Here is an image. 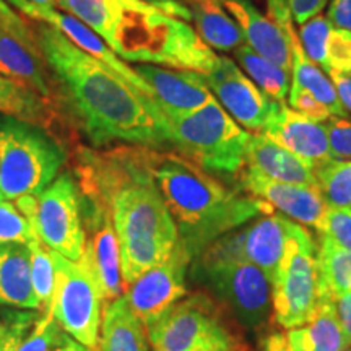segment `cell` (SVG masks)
<instances>
[{"mask_svg": "<svg viewBox=\"0 0 351 351\" xmlns=\"http://www.w3.org/2000/svg\"><path fill=\"white\" fill-rule=\"evenodd\" d=\"M80 191L109 210L121 251L124 289L179 244V231L158 189L147 148H117L103 155L85 152Z\"/></svg>", "mask_w": 351, "mask_h": 351, "instance_id": "obj_1", "label": "cell"}, {"mask_svg": "<svg viewBox=\"0 0 351 351\" xmlns=\"http://www.w3.org/2000/svg\"><path fill=\"white\" fill-rule=\"evenodd\" d=\"M36 41L95 147L125 142L155 150L168 145V121L155 99L49 25H38Z\"/></svg>", "mask_w": 351, "mask_h": 351, "instance_id": "obj_2", "label": "cell"}, {"mask_svg": "<svg viewBox=\"0 0 351 351\" xmlns=\"http://www.w3.org/2000/svg\"><path fill=\"white\" fill-rule=\"evenodd\" d=\"M147 160L179 241L194 258L221 236L274 212L267 202L228 187L182 155L147 148Z\"/></svg>", "mask_w": 351, "mask_h": 351, "instance_id": "obj_3", "label": "cell"}, {"mask_svg": "<svg viewBox=\"0 0 351 351\" xmlns=\"http://www.w3.org/2000/svg\"><path fill=\"white\" fill-rule=\"evenodd\" d=\"M109 47L129 62L168 65L204 75L218 57L191 25L138 0H124Z\"/></svg>", "mask_w": 351, "mask_h": 351, "instance_id": "obj_4", "label": "cell"}, {"mask_svg": "<svg viewBox=\"0 0 351 351\" xmlns=\"http://www.w3.org/2000/svg\"><path fill=\"white\" fill-rule=\"evenodd\" d=\"M166 121L168 145L205 173L221 178L243 173L251 134L232 119L217 98L194 112Z\"/></svg>", "mask_w": 351, "mask_h": 351, "instance_id": "obj_5", "label": "cell"}, {"mask_svg": "<svg viewBox=\"0 0 351 351\" xmlns=\"http://www.w3.org/2000/svg\"><path fill=\"white\" fill-rule=\"evenodd\" d=\"M64 163V148L46 130L34 122L0 114V194L7 200L39 197Z\"/></svg>", "mask_w": 351, "mask_h": 351, "instance_id": "obj_6", "label": "cell"}, {"mask_svg": "<svg viewBox=\"0 0 351 351\" xmlns=\"http://www.w3.org/2000/svg\"><path fill=\"white\" fill-rule=\"evenodd\" d=\"M147 330L153 351H247L225 307L205 293L176 302Z\"/></svg>", "mask_w": 351, "mask_h": 351, "instance_id": "obj_7", "label": "cell"}, {"mask_svg": "<svg viewBox=\"0 0 351 351\" xmlns=\"http://www.w3.org/2000/svg\"><path fill=\"white\" fill-rule=\"evenodd\" d=\"M194 276L204 280L221 306L241 327L261 332L269 324L271 313V282L265 271L241 258H194Z\"/></svg>", "mask_w": 351, "mask_h": 351, "instance_id": "obj_8", "label": "cell"}, {"mask_svg": "<svg viewBox=\"0 0 351 351\" xmlns=\"http://www.w3.org/2000/svg\"><path fill=\"white\" fill-rule=\"evenodd\" d=\"M313 236L295 223L271 278V313L282 328H295L313 317L319 302L317 262Z\"/></svg>", "mask_w": 351, "mask_h": 351, "instance_id": "obj_9", "label": "cell"}, {"mask_svg": "<svg viewBox=\"0 0 351 351\" xmlns=\"http://www.w3.org/2000/svg\"><path fill=\"white\" fill-rule=\"evenodd\" d=\"M56 269V288L49 313L56 322L90 351H98L103 298L90 275L78 262L51 251Z\"/></svg>", "mask_w": 351, "mask_h": 351, "instance_id": "obj_10", "label": "cell"}, {"mask_svg": "<svg viewBox=\"0 0 351 351\" xmlns=\"http://www.w3.org/2000/svg\"><path fill=\"white\" fill-rule=\"evenodd\" d=\"M34 231L51 251L78 262L86 244L80 186L70 174H60L38 197Z\"/></svg>", "mask_w": 351, "mask_h": 351, "instance_id": "obj_11", "label": "cell"}, {"mask_svg": "<svg viewBox=\"0 0 351 351\" xmlns=\"http://www.w3.org/2000/svg\"><path fill=\"white\" fill-rule=\"evenodd\" d=\"M295 223L282 213L262 215L239 230L221 236L200 256L247 261L265 271L271 282Z\"/></svg>", "mask_w": 351, "mask_h": 351, "instance_id": "obj_12", "label": "cell"}, {"mask_svg": "<svg viewBox=\"0 0 351 351\" xmlns=\"http://www.w3.org/2000/svg\"><path fill=\"white\" fill-rule=\"evenodd\" d=\"M194 257L179 241L165 262L145 271L124 289L127 301L145 327H150L176 302L187 296V271Z\"/></svg>", "mask_w": 351, "mask_h": 351, "instance_id": "obj_13", "label": "cell"}, {"mask_svg": "<svg viewBox=\"0 0 351 351\" xmlns=\"http://www.w3.org/2000/svg\"><path fill=\"white\" fill-rule=\"evenodd\" d=\"M83 219L88 230L91 228L90 239L78 265L93 278L103 301H114L122 296L124 285L121 274V251L109 210L103 204L82 194Z\"/></svg>", "mask_w": 351, "mask_h": 351, "instance_id": "obj_14", "label": "cell"}, {"mask_svg": "<svg viewBox=\"0 0 351 351\" xmlns=\"http://www.w3.org/2000/svg\"><path fill=\"white\" fill-rule=\"evenodd\" d=\"M205 77L221 108L244 129L261 132L283 106L262 91L230 57L218 56Z\"/></svg>", "mask_w": 351, "mask_h": 351, "instance_id": "obj_15", "label": "cell"}, {"mask_svg": "<svg viewBox=\"0 0 351 351\" xmlns=\"http://www.w3.org/2000/svg\"><path fill=\"white\" fill-rule=\"evenodd\" d=\"M241 186L249 194L267 202L271 208L278 210L293 221L317 232L322 228L328 205L317 186L276 181L249 168L243 169Z\"/></svg>", "mask_w": 351, "mask_h": 351, "instance_id": "obj_16", "label": "cell"}, {"mask_svg": "<svg viewBox=\"0 0 351 351\" xmlns=\"http://www.w3.org/2000/svg\"><path fill=\"white\" fill-rule=\"evenodd\" d=\"M7 2H10L16 10L21 12L26 16H29V19L43 21V23L56 28L57 32L62 33L70 43L75 44L78 49H82L83 52H86V54L95 57V59H98L99 62L106 64L108 67H111L114 72L117 73V75L125 78L130 85H134L137 90L142 91V93L153 98L152 88L137 75L134 67H129V64H125L124 60H122L121 57L93 32V29L88 28L85 23H82V21L75 19V16L64 12H57L54 7L36 5V3L28 2V0H7Z\"/></svg>", "mask_w": 351, "mask_h": 351, "instance_id": "obj_17", "label": "cell"}, {"mask_svg": "<svg viewBox=\"0 0 351 351\" xmlns=\"http://www.w3.org/2000/svg\"><path fill=\"white\" fill-rule=\"evenodd\" d=\"M134 70L152 88L153 99L166 119L194 112L215 98L207 77L194 70H171L153 64H138Z\"/></svg>", "mask_w": 351, "mask_h": 351, "instance_id": "obj_18", "label": "cell"}, {"mask_svg": "<svg viewBox=\"0 0 351 351\" xmlns=\"http://www.w3.org/2000/svg\"><path fill=\"white\" fill-rule=\"evenodd\" d=\"M46 67L36 34L29 32L28 26L0 25V75L49 101L52 88Z\"/></svg>", "mask_w": 351, "mask_h": 351, "instance_id": "obj_19", "label": "cell"}, {"mask_svg": "<svg viewBox=\"0 0 351 351\" xmlns=\"http://www.w3.org/2000/svg\"><path fill=\"white\" fill-rule=\"evenodd\" d=\"M346 345L335 301L319 296L313 317L304 326L270 333L263 340V351H341Z\"/></svg>", "mask_w": 351, "mask_h": 351, "instance_id": "obj_20", "label": "cell"}, {"mask_svg": "<svg viewBox=\"0 0 351 351\" xmlns=\"http://www.w3.org/2000/svg\"><path fill=\"white\" fill-rule=\"evenodd\" d=\"M258 134L265 135L267 138L282 145L302 160L309 161L314 168L333 160L326 125L307 119L287 104H283L270 117Z\"/></svg>", "mask_w": 351, "mask_h": 351, "instance_id": "obj_21", "label": "cell"}, {"mask_svg": "<svg viewBox=\"0 0 351 351\" xmlns=\"http://www.w3.org/2000/svg\"><path fill=\"white\" fill-rule=\"evenodd\" d=\"M228 15L234 20L244 43L257 54L280 67L291 70V51L278 25L263 15L252 0H219Z\"/></svg>", "mask_w": 351, "mask_h": 351, "instance_id": "obj_22", "label": "cell"}, {"mask_svg": "<svg viewBox=\"0 0 351 351\" xmlns=\"http://www.w3.org/2000/svg\"><path fill=\"white\" fill-rule=\"evenodd\" d=\"M245 168L282 182L317 186L315 168L274 140L262 134H251L245 152Z\"/></svg>", "mask_w": 351, "mask_h": 351, "instance_id": "obj_23", "label": "cell"}, {"mask_svg": "<svg viewBox=\"0 0 351 351\" xmlns=\"http://www.w3.org/2000/svg\"><path fill=\"white\" fill-rule=\"evenodd\" d=\"M300 34L307 56L327 75L351 77V32L337 28L327 16L317 15L301 25Z\"/></svg>", "mask_w": 351, "mask_h": 351, "instance_id": "obj_24", "label": "cell"}, {"mask_svg": "<svg viewBox=\"0 0 351 351\" xmlns=\"http://www.w3.org/2000/svg\"><path fill=\"white\" fill-rule=\"evenodd\" d=\"M0 304L41 309L34 295L28 244L0 245Z\"/></svg>", "mask_w": 351, "mask_h": 351, "instance_id": "obj_25", "label": "cell"}, {"mask_svg": "<svg viewBox=\"0 0 351 351\" xmlns=\"http://www.w3.org/2000/svg\"><path fill=\"white\" fill-rule=\"evenodd\" d=\"M145 328L127 298L119 296L104 309L98 351H148Z\"/></svg>", "mask_w": 351, "mask_h": 351, "instance_id": "obj_26", "label": "cell"}, {"mask_svg": "<svg viewBox=\"0 0 351 351\" xmlns=\"http://www.w3.org/2000/svg\"><path fill=\"white\" fill-rule=\"evenodd\" d=\"M182 3L191 12L197 34L212 49L231 52L243 46V34L219 0H182Z\"/></svg>", "mask_w": 351, "mask_h": 351, "instance_id": "obj_27", "label": "cell"}, {"mask_svg": "<svg viewBox=\"0 0 351 351\" xmlns=\"http://www.w3.org/2000/svg\"><path fill=\"white\" fill-rule=\"evenodd\" d=\"M232 52H234L236 62L243 69V72L262 91H265L276 103H287L289 88H291L289 86V77H291L289 70L280 67L263 56L257 54L247 44H243Z\"/></svg>", "mask_w": 351, "mask_h": 351, "instance_id": "obj_28", "label": "cell"}, {"mask_svg": "<svg viewBox=\"0 0 351 351\" xmlns=\"http://www.w3.org/2000/svg\"><path fill=\"white\" fill-rule=\"evenodd\" d=\"M319 296L332 298L351 289V251L319 238L317 252Z\"/></svg>", "mask_w": 351, "mask_h": 351, "instance_id": "obj_29", "label": "cell"}, {"mask_svg": "<svg viewBox=\"0 0 351 351\" xmlns=\"http://www.w3.org/2000/svg\"><path fill=\"white\" fill-rule=\"evenodd\" d=\"M56 3L93 29L108 46L111 44L124 0H56Z\"/></svg>", "mask_w": 351, "mask_h": 351, "instance_id": "obj_30", "label": "cell"}, {"mask_svg": "<svg viewBox=\"0 0 351 351\" xmlns=\"http://www.w3.org/2000/svg\"><path fill=\"white\" fill-rule=\"evenodd\" d=\"M47 99L20 83L0 75V114L41 124L49 117Z\"/></svg>", "mask_w": 351, "mask_h": 351, "instance_id": "obj_31", "label": "cell"}, {"mask_svg": "<svg viewBox=\"0 0 351 351\" xmlns=\"http://www.w3.org/2000/svg\"><path fill=\"white\" fill-rule=\"evenodd\" d=\"M317 187L330 208H351V161L332 160L315 168Z\"/></svg>", "mask_w": 351, "mask_h": 351, "instance_id": "obj_32", "label": "cell"}, {"mask_svg": "<svg viewBox=\"0 0 351 351\" xmlns=\"http://www.w3.org/2000/svg\"><path fill=\"white\" fill-rule=\"evenodd\" d=\"M32 254V278L34 295H36L41 311L49 313L52 295L56 288V269L52 262L51 249L46 247L41 241L34 239L28 244Z\"/></svg>", "mask_w": 351, "mask_h": 351, "instance_id": "obj_33", "label": "cell"}, {"mask_svg": "<svg viewBox=\"0 0 351 351\" xmlns=\"http://www.w3.org/2000/svg\"><path fill=\"white\" fill-rule=\"evenodd\" d=\"M39 239L23 213L0 194V245L29 244Z\"/></svg>", "mask_w": 351, "mask_h": 351, "instance_id": "obj_34", "label": "cell"}, {"mask_svg": "<svg viewBox=\"0 0 351 351\" xmlns=\"http://www.w3.org/2000/svg\"><path fill=\"white\" fill-rule=\"evenodd\" d=\"M319 238L351 251V208H330L324 218Z\"/></svg>", "mask_w": 351, "mask_h": 351, "instance_id": "obj_35", "label": "cell"}, {"mask_svg": "<svg viewBox=\"0 0 351 351\" xmlns=\"http://www.w3.org/2000/svg\"><path fill=\"white\" fill-rule=\"evenodd\" d=\"M38 319L32 313H13L0 320V351H16Z\"/></svg>", "mask_w": 351, "mask_h": 351, "instance_id": "obj_36", "label": "cell"}, {"mask_svg": "<svg viewBox=\"0 0 351 351\" xmlns=\"http://www.w3.org/2000/svg\"><path fill=\"white\" fill-rule=\"evenodd\" d=\"M328 137V147L333 160L351 161V121L332 116L324 122Z\"/></svg>", "mask_w": 351, "mask_h": 351, "instance_id": "obj_37", "label": "cell"}, {"mask_svg": "<svg viewBox=\"0 0 351 351\" xmlns=\"http://www.w3.org/2000/svg\"><path fill=\"white\" fill-rule=\"evenodd\" d=\"M288 103L293 111L300 112L301 116H304L307 119L314 122H319V124H324V122L332 117L330 109H328L326 104L320 103V101L307 90L289 91Z\"/></svg>", "mask_w": 351, "mask_h": 351, "instance_id": "obj_38", "label": "cell"}, {"mask_svg": "<svg viewBox=\"0 0 351 351\" xmlns=\"http://www.w3.org/2000/svg\"><path fill=\"white\" fill-rule=\"evenodd\" d=\"M289 10L296 23L304 25L307 20L317 16L326 8L328 0H288Z\"/></svg>", "mask_w": 351, "mask_h": 351, "instance_id": "obj_39", "label": "cell"}, {"mask_svg": "<svg viewBox=\"0 0 351 351\" xmlns=\"http://www.w3.org/2000/svg\"><path fill=\"white\" fill-rule=\"evenodd\" d=\"M327 20L337 28L351 32V0H328Z\"/></svg>", "mask_w": 351, "mask_h": 351, "instance_id": "obj_40", "label": "cell"}, {"mask_svg": "<svg viewBox=\"0 0 351 351\" xmlns=\"http://www.w3.org/2000/svg\"><path fill=\"white\" fill-rule=\"evenodd\" d=\"M335 309L346 343L351 345V289L335 298Z\"/></svg>", "mask_w": 351, "mask_h": 351, "instance_id": "obj_41", "label": "cell"}, {"mask_svg": "<svg viewBox=\"0 0 351 351\" xmlns=\"http://www.w3.org/2000/svg\"><path fill=\"white\" fill-rule=\"evenodd\" d=\"M138 2L148 3V5L158 8V10L168 13L171 16H176V19L191 21V12L187 10V7L184 5L182 0H138Z\"/></svg>", "mask_w": 351, "mask_h": 351, "instance_id": "obj_42", "label": "cell"}, {"mask_svg": "<svg viewBox=\"0 0 351 351\" xmlns=\"http://www.w3.org/2000/svg\"><path fill=\"white\" fill-rule=\"evenodd\" d=\"M328 78H330L333 86H335L337 95H339L340 103L343 104L345 111L351 114V77L340 75V73H330Z\"/></svg>", "mask_w": 351, "mask_h": 351, "instance_id": "obj_43", "label": "cell"}, {"mask_svg": "<svg viewBox=\"0 0 351 351\" xmlns=\"http://www.w3.org/2000/svg\"><path fill=\"white\" fill-rule=\"evenodd\" d=\"M25 21L16 15L15 12L8 7V3L5 0H0V25H7V26H19L23 25Z\"/></svg>", "mask_w": 351, "mask_h": 351, "instance_id": "obj_44", "label": "cell"}, {"mask_svg": "<svg viewBox=\"0 0 351 351\" xmlns=\"http://www.w3.org/2000/svg\"><path fill=\"white\" fill-rule=\"evenodd\" d=\"M54 351H90V350H86L85 346H82L78 341L69 339L64 345H60L59 348H56Z\"/></svg>", "mask_w": 351, "mask_h": 351, "instance_id": "obj_45", "label": "cell"}, {"mask_svg": "<svg viewBox=\"0 0 351 351\" xmlns=\"http://www.w3.org/2000/svg\"><path fill=\"white\" fill-rule=\"evenodd\" d=\"M28 2L36 3V5H43V7H54L56 0H28Z\"/></svg>", "mask_w": 351, "mask_h": 351, "instance_id": "obj_46", "label": "cell"}, {"mask_svg": "<svg viewBox=\"0 0 351 351\" xmlns=\"http://www.w3.org/2000/svg\"><path fill=\"white\" fill-rule=\"evenodd\" d=\"M341 351H351V345H346V346H345V348H343V350H341Z\"/></svg>", "mask_w": 351, "mask_h": 351, "instance_id": "obj_47", "label": "cell"}]
</instances>
